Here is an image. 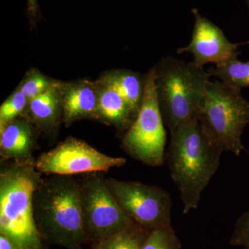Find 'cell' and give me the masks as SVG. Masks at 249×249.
Wrapping results in <instances>:
<instances>
[{
	"mask_svg": "<svg viewBox=\"0 0 249 249\" xmlns=\"http://www.w3.org/2000/svg\"><path fill=\"white\" fill-rule=\"evenodd\" d=\"M170 135L165 160L186 214L198 209L203 191L219 168L223 152L209 138L197 118L183 123Z\"/></svg>",
	"mask_w": 249,
	"mask_h": 249,
	"instance_id": "cell-1",
	"label": "cell"
},
{
	"mask_svg": "<svg viewBox=\"0 0 249 249\" xmlns=\"http://www.w3.org/2000/svg\"><path fill=\"white\" fill-rule=\"evenodd\" d=\"M32 160H14L0 174V234L14 249H45L34 217V196L42 178Z\"/></svg>",
	"mask_w": 249,
	"mask_h": 249,
	"instance_id": "cell-2",
	"label": "cell"
},
{
	"mask_svg": "<svg viewBox=\"0 0 249 249\" xmlns=\"http://www.w3.org/2000/svg\"><path fill=\"white\" fill-rule=\"evenodd\" d=\"M67 177L42 179L34 193V217L42 239L68 249H78L88 240L83 224L81 187Z\"/></svg>",
	"mask_w": 249,
	"mask_h": 249,
	"instance_id": "cell-3",
	"label": "cell"
},
{
	"mask_svg": "<svg viewBox=\"0 0 249 249\" xmlns=\"http://www.w3.org/2000/svg\"><path fill=\"white\" fill-rule=\"evenodd\" d=\"M155 69L160 112L171 132L183 123L197 118L211 76L204 67L173 56L163 59Z\"/></svg>",
	"mask_w": 249,
	"mask_h": 249,
	"instance_id": "cell-4",
	"label": "cell"
},
{
	"mask_svg": "<svg viewBox=\"0 0 249 249\" xmlns=\"http://www.w3.org/2000/svg\"><path fill=\"white\" fill-rule=\"evenodd\" d=\"M197 119L209 138L222 152L240 156L245 150L242 135L249 124V102L241 89L210 81Z\"/></svg>",
	"mask_w": 249,
	"mask_h": 249,
	"instance_id": "cell-5",
	"label": "cell"
},
{
	"mask_svg": "<svg viewBox=\"0 0 249 249\" xmlns=\"http://www.w3.org/2000/svg\"><path fill=\"white\" fill-rule=\"evenodd\" d=\"M157 98L155 69L146 75L140 109L124 138V146L130 156L144 164L160 166L165 160L166 132Z\"/></svg>",
	"mask_w": 249,
	"mask_h": 249,
	"instance_id": "cell-6",
	"label": "cell"
},
{
	"mask_svg": "<svg viewBox=\"0 0 249 249\" xmlns=\"http://www.w3.org/2000/svg\"><path fill=\"white\" fill-rule=\"evenodd\" d=\"M80 187L83 224L88 240L97 242L136 224L121 207L102 177L91 175L80 183Z\"/></svg>",
	"mask_w": 249,
	"mask_h": 249,
	"instance_id": "cell-7",
	"label": "cell"
},
{
	"mask_svg": "<svg viewBox=\"0 0 249 249\" xmlns=\"http://www.w3.org/2000/svg\"><path fill=\"white\" fill-rule=\"evenodd\" d=\"M106 181L121 207L139 226L148 231L171 226L173 201L168 192L137 181Z\"/></svg>",
	"mask_w": 249,
	"mask_h": 249,
	"instance_id": "cell-8",
	"label": "cell"
},
{
	"mask_svg": "<svg viewBox=\"0 0 249 249\" xmlns=\"http://www.w3.org/2000/svg\"><path fill=\"white\" fill-rule=\"evenodd\" d=\"M125 163L126 160L123 157L104 155L86 142L69 138L50 151L42 154L35 164L40 173L70 176L106 172Z\"/></svg>",
	"mask_w": 249,
	"mask_h": 249,
	"instance_id": "cell-9",
	"label": "cell"
},
{
	"mask_svg": "<svg viewBox=\"0 0 249 249\" xmlns=\"http://www.w3.org/2000/svg\"><path fill=\"white\" fill-rule=\"evenodd\" d=\"M195 16V25L191 42L186 47L178 49V53H191L194 62L199 67L207 63L216 65L237 58L240 44L228 40L222 29L199 14L197 9L192 10Z\"/></svg>",
	"mask_w": 249,
	"mask_h": 249,
	"instance_id": "cell-10",
	"label": "cell"
},
{
	"mask_svg": "<svg viewBox=\"0 0 249 249\" xmlns=\"http://www.w3.org/2000/svg\"><path fill=\"white\" fill-rule=\"evenodd\" d=\"M61 106L67 123L97 114L98 91L88 83L60 88Z\"/></svg>",
	"mask_w": 249,
	"mask_h": 249,
	"instance_id": "cell-11",
	"label": "cell"
},
{
	"mask_svg": "<svg viewBox=\"0 0 249 249\" xmlns=\"http://www.w3.org/2000/svg\"><path fill=\"white\" fill-rule=\"evenodd\" d=\"M0 132L1 157L18 161L32 160L34 139L29 123L15 119L0 128Z\"/></svg>",
	"mask_w": 249,
	"mask_h": 249,
	"instance_id": "cell-12",
	"label": "cell"
},
{
	"mask_svg": "<svg viewBox=\"0 0 249 249\" xmlns=\"http://www.w3.org/2000/svg\"><path fill=\"white\" fill-rule=\"evenodd\" d=\"M97 114L121 128L129 124L131 125L134 121L128 105L106 80H103L102 86L98 90Z\"/></svg>",
	"mask_w": 249,
	"mask_h": 249,
	"instance_id": "cell-13",
	"label": "cell"
},
{
	"mask_svg": "<svg viewBox=\"0 0 249 249\" xmlns=\"http://www.w3.org/2000/svg\"><path fill=\"white\" fill-rule=\"evenodd\" d=\"M145 79L146 76L142 77L136 72L126 70L112 72L104 79L124 98L134 119L142 106Z\"/></svg>",
	"mask_w": 249,
	"mask_h": 249,
	"instance_id": "cell-14",
	"label": "cell"
},
{
	"mask_svg": "<svg viewBox=\"0 0 249 249\" xmlns=\"http://www.w3.org/2000/svg\"><path fill=\"white\" fill-rule=\"evenodd\" d=\"M60 87L53 83L52 87L29 102L31 116L41 125L53 124L58 119L61 106Z\"/></svg>",
	"mask_w": 249,
	"mask_h": 249,
	"instance_id": "cell-15",
	"label": "cell"
},
{
	"mask_svg": "<svg viewBox=\"0 0 249 249\" xmlns=\"http://www.w3.org/2000/svg\"><path fill=\"white\" fill-rule=\"evenodd\" d=\"M207 71L210 76L217 77L232 88H249V61L241 62L235 58L211 67Z\"/></svg>",
	"mask_w": 249,
	"mask_h": 249,
	"instance_id": "cell-16",
	"label": "cell"
},
{
	"mask_svg": "<svg viewBox=\"0 0 249 249\" xmlns=\"http://www.w3.org/2000/svg\"><path fill=\"white\" fill-rule=\"evenodd\" d=\"M150 231L136 223L116 235L93 242V249H139Z\"/></svg>",
	"mask_w": 249,
	"mask_h": 249,
	"instance_id": "cell-17",
	"label": "cell"
},
{
	"mask_svg": "<svg viewBox=\"0 0 249 249\" xmlns=\"http://www.w3.org/2000/svg\"><path fill=\"white\" fill-rule=\"evenodd\" d=\"M139 249H181V243L172 226H168L150 231Z\"/></svg>",
	"mask_w": 249,
	"mask_h": 249,
	"instance_id": "cell-18",
	"label": "cell"
},
{
	"mask_svg": "<svg viewBox=\"0 0 249 249\" xmlns=\"http://www.w3.org/2000/svg\"><path fill=\"white\" fill-rule=\"evenodd\" d=\"M29 101L20 89L13 93L0 107V128L15 120L24 111Z\"/></svg>",
	"mask_w": 249,
	"mask_h": 249,
	"instance_id": "cell-19",
	"label": "cell"
},
{
	"mask_svg": "<svg viewBox=\"0 0 249 249\" xmlns=\"http://www.w3.org/2000/svg\"><path fill=\"white\" fill-rule=\"evenodd\" d=\"M53 85V83L40 72L33 71L25 78L19 87V89L29 102L33 98L45 92Z\"/></svg>",
	"mask_w": 249,
	"mask_h": 249,
	"instance_id": "cell-20",
	"label": "cell"
},
{
	"mask_svg": "<svg viewBox=\"0 0 249 249\" xmlns=\"http://www.w3.org/2000/svg\"><path fill=\"white\" fill-rule=\"evenodd\" d=\"M230 245L242 247L249 245V211L243 213L237 219L231 237Z\"/></svg>",
	"mask_w": 249,
	"mask_h": 249,
	"instance_id": "cell-21",
	"label": "cell"
},
{
	"mask_svg": "<svg viewBox=\"0 0 249 249\" xmlns=\"http://www.w3.org/2000/svg\"><path fill=\"white\" fill-rule=\"evenodd\" d=\"M27 14L31 24H35L41 17L37 0H27Z\"/></svg>",
	"mask_w": 249,
	"mask_h": 249,
	"instance_id": "cell-22",
	"label": "cell"
},
{
	"mask_svg": "<svg viewBox=\"0 0 249 249\" xmlns=\"http://www.w3.org/2000/svg\"><path fill=\"white\" fill-rule=\"evenodd\" d=\"M0 249H14L11 242L1 234H0Z\"/></svg>",
	"mask_w": 249,
	"mask_h": 249,
	"instance_id": "cell-23",
	"label": "cell"
},
{
	"mask_svg": "<svg viewBox=\"0 0 249 249\" xmlns=\"http://www.w3.org/2000/svg\"><path fill=\"white\" fill-rule=\"evenodd\" d=\"M249 249V245L246 246L245 247H243V249Z\"/></svg>",
	"mask_w": 249,
	"mask_h": 249,
	"instance_id": "cell-24",
	"label": "cell"
},
{
	"mask_svg": "<svg viewBox=\"0 0 249 249\" xmlns=\"http://www.w3.org/2000/svg\"><path fill=\"white\" fill-rule=\"evenodd\" d=\"M247 4H248V6L249 7V0H247Z\"/></svg>",
	"mask_w": 249,
	"mask_h": 249,
	"instance_id": "cell-25",
	"label": "cell"
},
{
	"mask_svg": "<svg viewBox=\"0 0 249 249\" xmlns=\"http://www.w3.org/2000/svg\"><path fill=\"white\" fill-rule=\"evenodd\" d=\"M78 249H81V248Z\"/></svg>",
	"mask_w": 249,
	"mask_h": 249,
	"instance_id": "cell-26",
	"label": "cell"
}]
</instances>
